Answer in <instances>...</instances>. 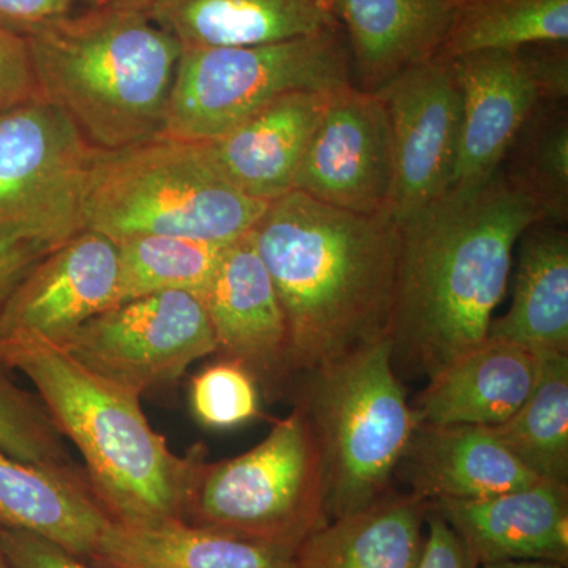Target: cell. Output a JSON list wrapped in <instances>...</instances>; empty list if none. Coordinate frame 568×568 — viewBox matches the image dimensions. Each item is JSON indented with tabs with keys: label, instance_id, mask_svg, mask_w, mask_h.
Wrapping results in <instances>:
<instances>
[{
	"label": "cell",
	"instance_id": "cell-15",
	"mask_svg": "<svg viewBox=\"0 0 568 568\" xmlns=\"http://www.w3.org/2000/svg\"><path fill=\"white\" fill-rule=\"evenodd\" d=\"M463 97L462 133L450 190L466 192L493 178L540 97L519 51L454 59Z\"/></svg>",
	"mask_w": 568,
	"mask_h": 568
},
{
	"label": "cell",
	"instance_id": "cell-20",
	"mask_svg": "<svg viewBox=\"0 0 568 568\" xmlns=\"http://www.w3.org/2000/svg\"><path fill=\"white\" fill-rule=\"evenodd\" d=\"M538 372V353L485 339L429 377L410 406L417 425L497 426L525 405Z\"/></svg>",
	"mask_w": 568,
	"mask_h": 568
},
{
	"label": "cell",
	"instance_id": "cell-11",
	"mask_svg": "<svg viewBox=\"0 0 568 568\" xmlns=\"http://www.w3.org/2000/svg\"><path fill=\"white\" fill-rule=\"evenodd\" d=\"M375 93L390 123L392 212L402 222L450 190L462 133V88L454 61L436 54Z\"/></svg>",
	"mask_w": 568,
	"mask_h": 568
},
{
	"label": "cell",
	"instance_id": "cell-38",
	"mask_svg": "<svg viewBox=\"0 0 568 568\" xmlns=\"http://www.w3.org/2000/svg\"><path fill=\"white\" fill-rule=\"evenodd\" d=\"M156 0H88L91 7H108V9L144 11L155 6Z\"/></svg>",
	"mask_w": 568,
	"mask_h": 568
},
{
	"label": "cell",
	"instance_id": "cell-10",
	"mask_svg": "<svg viewBox=\"0 0 568 568\" xmlns=\"http://www.w3.org/2000/svg\"><path fill=\"white\" fill-rule=\"evenodd\" d=\"M112 383L144 395L216 353L211 320L197 295L171 291L123 302L92 317L63 345Z\"/></svg>",
	"mask_w": 568,
	"mask_h": 568
},
{
	"label": "cell",
	"instance_id": "cell-21",
	"mask_svg": "<svg viewBox=\"0 0 568 568\" xmlns=\"http://www.w3.org/2000/svg\"><path fill=\"white\" fill-rule=\"evenodd\" d=\"M148 14L182 51L254 47L339 28L332 0H156Z\"/></svg>",
	"mask_w": 568,
	"mask_h": 568
},
{
	"label": "cell",
	"instance_id": "cell-31",
	"mask_svg": "<svg viewBox=\"0 0 568 568\" xmlns=\"http://www.w3.org/2000/svg\"><path fill=\"white\" fill-rule=\"evenodd\" d=\"M261 392L246 369L220 358L190 381V407L205 428L233 429L263 417Z\"/></svg>",
	"mask_w": 568,
	"mask_h": 568
},
{
	"label": "cell",
	"instance_id": "cell-12",
	"mask_svg": "<svg viewBox=\"0 0 568 568\" xmlns=\"http://www.w3.org/2000/svg\"><path fill=\"white\" fill-rule=\"evenodd\" d=\"M294 190L342 211L392 212L390 123L377 93L354 84L332 92L295 175Z\"/></svg>",
	"mask_w": 568,
	"mask_h": 568
},
{
	"label": "cell",
	"instance_id": "cell-19",
	"mask_svg": "<svg viewBox=\"0 0 568 568\" xmlns=\"http://www.w3.org/2000/svg\"><path fill=\"white\" fill-rule=\"evenodd\" d=\"M111 523L82 465H31L0 450V525L91 560Z\"/></svg>",
	"mask_w": 568,
	"mask_h": 568
},
{
	"label": "cell",
	"instance_id": "cell-7",
	"mask_svg": "<svg viewBox=\"0 0 568 568\" xmlns=\"http://www.w3.org/2000/svg\"><path fill=\"white\" fill-rule=\"evenodd\" d=\"M181 521L295 555L328 521L323 462L305 414L293 407L257 446L200 463Z\"/></svg>",
	"mask_w": 568,
	"mask_h": 568
},
{
	"label": "cell",
	"instance_id": "cell-39",
	"mask_svg": "<svg viewBox=\"0 0 568 568\" xmlns=\"http://www.w3.org/2000/svg\"><path fill=\"white\" fill-rule=\"evenodd\" d=\"M480 568H566L556 562L547 560H507V562L488 564Z\"/></svg>",
	"mask_w": 568,
	"mask_h": 568
},
{
	"label": "cell",
	"instance_id": "cell-27",
	"mask_svg": "<svg viewBox=\"0 0 568 568\" xmlns=\"http://www.w3.org/2000/svg\"><path fill=\"white\" fill-rule=\"evenodd\" d=\"M567 41L568 0H466L454 10L439 54L454 61Z\"/></svg>",
	"mask_w": 568,
	"mask_h": 568
},
{
	"label": "cell",
	"instance_id": "cell-26",
	"mask_svg": "<svg viewBox=\"0 0 568 568\" xmlns=\"http://www.w3.org/2000/svg\"><path fill=\"white\" fill-rule=\"evenodd\" d=\"M538 357L540 372L525 405L489 428L534 476L568 485V354Z\"/></svg>",
	"mask_w": 568,
	"mask_h": 568
},
{
	"label": "cell",
	"instance_id": "cell-9",
	"mask_svg": "<svg viewBox=\"0 0 568 568\" xmlns=\"http://www.w3.org/2000/svg\"><path fill=\"white\" fill-rule=\"evenodd\" d=\"M93 148L73 122L36 100L0 114V242L50 250L84 231Z\"/></svg>",
	"mask_w": 568,
	"mask_h": 568
},
{
	"label": "cell",
	"instance_id": "cell-37",
	"mask_svg": "<svg viewBox=\"0 0 568 568\" xmlns=\"http://www.w3.org/2000/svg\"><path fill=\"white\" fill-rule=\"evenodd\" d=\"M47 250L29 242H0V310L11 291Z\"/></svg>",
	"mask_w": 568,
	"mask_h": 568
},
{
	"label": "cell",
	"instance_id": "cell-41",
	"mask_svg": "<svg viewBox=\"0 0 568 568\" xmlns=\"http://www.w3.org/2000/svg\"><path fill=\"white\" fill-rule=\"evenodd\" d=\"M447 3H450L454 9H457L458 6H462L463 2H466V0H446Z\"/></svg>",
	"mask_w": 568,
	"mask_h": 568
},
{
	"label": "cell",
	"instance_id": "cell-4",
	"mask_svg": "<svg viewBox=\"0 0 568 568\" xmlns=\"http://www.w3.org/2000/svg\"><path fill=\"white\" fill-rule=\"evenodd\" d=\"M39 100L95 149L162 136L181 44L144 11L91 7L24 37Z\"/></svg>",
	"mask_w": 568,
	"mask_h": 568
},
{
	"label": "cell",
	"instance_id": "cell-2",
	"mask_svg": "<svg viewBox=\"0 0 568 568\" xmlns=\"http://www.w3.org/2000/svg\"><path fill=\"white\" fill-rule=\"evenodd\" d=\"M252 234L286 317L295 381L388 338L399 254L394 213L342 211L293 190L268 203Z\"/></svg>",
	"mask_w": 568,
	"mask_h": 568
},
{
	"label": "cell",
	"instance_id": "cell-25",
	"mask_svg": "<svg viewBox=\"0 0 568 568\" xmlns=\"http://www.w3.org/2000/svg\"><path fill=\"white\" fill-rule=\"evenodd\" d=\"M91 562L111 568H297L294 555L186 525L112 521Z\"/></svg>",
	"mask_w": 568,
	"mask_h": 568
},
{
	"label": "cell",
	"instance_id": "cell-16",
	"mask_svg": "<svg viewBox=\"0 0 568 568\" xmlns=\"http://www.w3.org/2000/svg\"><path fill=\"white\" fill-rule=\"evenodd\" d=\"M446 519L478 568L507 560L568 564V485L540 480L485 499L426 504Z\"/></svg>",
	"mask_w": 568,
	"mask_h": 568
},
{
	"label": "cell",
	"instance_id": "cell-35",
	"mask_svg": "<svg viewBox=\"0 0 568 568\" xmlns=\"http://www.w3.org/2000/svg\"><path fill=\"white\" fill-rule=\"evenodd\" d=\"M425 547L418 568H478L446 519L426 507Z\"/></svg>",
	"mask_w": 568,
	"mask_h": 568
},
{
	"label": "cell",
	"instance_id": "cell-30",
	"mask_svg": "<svg viewBox=\"0 0 568 568\" xmlns=\"http://www.w3.org/2000/svg\"><path fill=\"white\" fill-rule=\"evenodd\" d=\"M0 450L40 466L73 465L74 458L50 410L0 362Z\"/></svg>",
	"mask_w": 568,
	"mask_h": 568
},
{
	"label": "cell",
	"instance_id": "cell-14",
	"mask_svg": "<svg viewBox=\"0 0 568 568\" xmlns=\"http://www.w3.org/2000/svg\"><path fill=\"white\" fill-rule=\"evenodd\" d=\"M119 305V253L111 239L81 231L37 261L0 310V336L65 345L92 317Z\"/></svg>",
	"mask_w": 568,
	"mask_h": 568
},
{
	"label": "cell",
	"instance_id": "cell-33",
	"mask_svg": "<svg viewBox=\"0 0 568 568\" xmlns=\"http://www.w3.org/2000/svg\"><path fill=\"white\" fill-rule=\"evenodd\" d=\"M2 540L11 568H111L78 558L28 530L2 526Z\"/></svg>",
	"mask_w": 568,
	"mask_h": 568
},
{
	"label": "cell",
	"instance_id": "cell-17",
	"mask_svg": "<svg viewBox=\"0 0 568 568\" xmlns=\"http://www.w3.org/2000/svg\"><path fill=\"white\" fill-rule=\"evenodd\" d=\"M332 92L286 93L230 132L204 142L213 166L239 192L261 203L293 192L295 175Z\"/></svg>",
	"mask_w": 568,
	"mask_h": 568
},
{
	"label": "cell",
	"instance_id": "cell-23",
	"mask_svg": "<svg viewBox=\"0 0 568 568\" xmlns=\"http://www.w3.org/2000/svg\"><path fill=\"white\" fill-rule=\"evenodd\" d=\"M511 304L491 321L487 339L534 353L568 354V233L536 222L521 234Z\"/></svg>",
	"mask_w": 568,
	"mask_h": 568
},
{
	"label": "cell",
	"instance_id": "cell-13",
	"mask_svg": "<svg viewBox=\"0 0 568 568\" xmlns=\"http://www.w3.org/2000/svg\"><path fill=\"white\" fill-rule=\"evenodd\" d=\"M200 298L211 320L215 354L246 369L268 402L290 396L295 375L286 317L252 231L226 245Z\"/></svg>",
	"mask_w": 568,
	"mask_h": 568
},
{
	"label": "cell",
	"instance_id": "cell-24",
	"mask_svg": "<svg viewBox=\"0 0 568 568\" xmlns=\"http://www.w3.org/2000/svg\"><path fill=\"white\" fill-rule=\"evenodd\" d=\"M426 504L388 491L372 506L327 523L295 551L297 568H418Z\"/></svg>",
	"mask_w": 568,
	"mask_h": 568
},
{
	"label": "cell",
	"instance_id": "cell-8",
	"mask_svg": "<svg viewBox=\"0 0 568 568\" xmlns=\"http://www.w3.org/2000/svg\"><path fill=\"white\" fill-rule=\"evenodd\" d=\"M353 84L338 29L254 47L183 50L162 136L207 142L278 97Z\"/></svg>",
	"mask_w": 568,
	"mask_h": 568
},
{
	"label": "cell",
	"instance_id": "cell-18",
	"mask_svg": "<svg viewBox=\"0 0 568 568\" xmlns=\"http://www.w3.org/2000/svg\"><path fill=\"white\" fill-rule=\"evenodd\" d=\"M398 473L425 504L485 499L540 481L489 426L476 425L418 424Z\"/></svg>",
	"mask_w": 568,
	"mask_h": 568
},
{
	"label": "cell",
	"instance_id": "cell-40",
	"mask_svg": "<svg viewBox=\"0 0 568 568\" xmlns=\"http://www.w3.org/2000/svg\"><path fill=\"white\" fill-rule=\"evenodd\" d=\"M0 568H11L10 560L7 558L6 547H3L2 525H0Z\"/></svg>",
	"mask_w": 568,
	"mask_h": 568
},
{
	"label": "cell",
	"instance_id": "cell-32",
	"mask_svg": "<svg viewBox=\"0 0 568 568\" xmlns=\"http://www.w3.org/2000/svg\"><path fill=\"white\" fill-rule=\"evenodd\" d=\"M39 100L28 43L0 24V114Z\"/></svg>",
	"mask_w": 568,
	"mask_h": 568
},
{
	"label": "cell",
	"instance_id": "cell-29",
	"mask_svg": "<svg viewBox=\"0 0 568 568\" xmlns=\"http://www.w3.org/2000/svg\"><path fill=\"white\" fill-rule=\"evenodd\" d=\"M115 245L119 304L171 291L200 297L212 282L226 248V245L173 235H140Z\"/></svg>",
	"mask_w": 568,
	"mask_h": 568
},
{
	"label": "cell",
	"instance_id": "cell-36",
	"mask_svg": "<svg viewBox=\"0 0 568 568\" xmlns=\"http://www.w3.org/2000/svg\"><path fill=\"white\" fill-rule=\"evenodd\" d=\"M88 0H0V24L26 37L40 26L73 13Z\"/></svg>",
	"mask_w": 568,
	"mask_h": 568
},
{
	"label": "cell",
	"instance_id": "cell-3",
	"mask_svg": "<svg viewBox=\"0 0 568 568\" xmlns=\"http://www.w3.org/2000/svg\"><path fill=\"white\" fill-rule=\"evenodd\" d=\"M0 362L32 384L62 436L78 448L93 491L112 521L182 519L207 448L183 457L149 424L141 396L112 383L61 345L32 335L0 336Z\"/></svg>",
	"mask_w": 568,
	"mask_h": 568
},
{
	"label": "cell",
	"instance_id": "cell-22",
	"mask_svg": "<svg viewBox=\"0 0 568 568\" xmlns=\"http://www.w3.org/2000/svg\"><path fill=\"white\" fill-rule=\"evenodd\" d=\"M332 7L366 92L439 54L455 10L446 0H332Z\"/></svg>",
	"mask_w": 568,
	"mask_h": 568
},
{
	"label": "cell",
	"instance_id": "cell-34",
	"mask_svg": "<svg viewBox=\"0 0 568 568\" xmlns=\"http://www.w3.org/2000/svg\"><path fill=\"white\" fill-rule=\"evenodd\" d=\"M540 102L566 103L568 97L567 43H544L519 50Z\"/></svg>",
	"mask_w": 568,
	"mask_h": 568
},
{
	"label": "cell",
	"instance_id": "cell-5",
	"mask_svg": "<svg viewBox=\"0 0 568 568\" xmlns=\"http://www.w3.org/2000/svg\"><path fill=\"white\" fill-rule=\"evenodd\" d=\"M267 205L231 185L204 142L159 136L114 151L93 148L82 216L84 230L114 244L173 235L227 245L253 231Z\"/></svg>",
	"mask_w": 568,
	"mask_h": 568
},
{
	"label": "cell",
	"instance_id": "cell-6",
	"mask_svg": "<svg viewBox=\"0 0 568 568\" xmlns=\"http://www.w3.org/2000/svg\"><path fill=\"white\" fill-rule=\"evenodd\" d=\"M290 398L312 426L328 519L390 491L417 420L392 362L390 339L298 376Z\"/></svg>",
	"mask_w": 568,
	"mask_h": 568
},
{
	"label": "cell",
	"instance_id": "cell-28",
	"mask_svg": "<svg viewBox=\"0 0 568 568\" xmlns=\"http://www.w3.org/2000/svg\"><path fill=\"white\" fill-rule=\"evenodd\" d=\"M500 170L536 205L541 222L567 226V102L537 104L511 142Z\"/></svg>",
	"mask_w": 568,
	"mask_h": 568
},
{
	"label": "cell",
	"instance_id": "cell-1",
	"mask_svg": "<svg viewBox=\"0 0 568 568\" xmlns=\"http://www.w3.org/2000/svg\"><path fill=\"white\" fill-rule=\"evenodd\" d=\"M541 222L503 170L448 190L399 222L388 339L396 375L429 377L487 339L514 271L518 239Z\"/></svg>",
	"mask_w": 568,
	"mask_h": 568
}]
</instances>
